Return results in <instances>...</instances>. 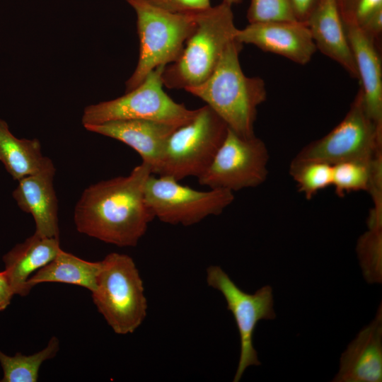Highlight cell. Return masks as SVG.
Segmentation results:
<instances>
[{"label": "cell", "mask_w": 382, "mask_h": 382, "mask_svg": "<svg viewBox=\"0 0 382 382\" xmlns=\"http://www.w3.org/2000/svg\"><path fill=\"white\" fill-rule=\"evenodd\" d=\"M152 174L142 162L127 176L101 180L86 188L74 213L77 231L120 247H133L146 233L154 216L144 199Z\"/></svg>", "instance_id": "6da1fadb"}, {"label": "cell", "mask_w": 382, "mask_h": 382, "mask_svg": "<svg viewBox=\"0 0 382 382\" xmlns=\"http://www.w3.org/2000/svg\"><path fill=\"white\" fill-rule=\"evenodd\" d=\"M243 44L231 40L212 75L202 83L185 91L207 103L236 134L255 136L257 108L267 98L265 83L243 71L239 54Z\"/></svg>", "instance_id": "7a4b0ae2"}, {"label": "cell", "mask_w": 382, "mask_h": 382, "mask_svg": "<svg viewBox=\"0 0 382 382\" xmlns=\"http://www.w3.org/2000/svg\"><path fill=\"white\" fill-rule=\"evenodd\" d=\"M197 25L187 39L178 59L162 72L163 86L169 89L197 86L213 73L227 45L237 31L232 6L222 1L196 13Z\"/></svg>", "instance_id": "3957f363"}, {"label": "cell", "mask_w": 382, "mask_h": 382, "mask_svg": "<svg viewBox=\"0 0 382 382\" xmlns=\"http://www.w3.org/2000/svg\"><path fill=\"white\" fill-rule=\"evenodd\" d=\"M93 302L112 330L134 332L147 313L143 282L133 259L111 253L100 261Z\"/></svg>", "instance_id": "277c9868"}, {"label": "cell", "mask_w": 382, "mask_h": 382, "mask_svg": "<svg viewBox=\"0 0 382 382\" xmlns=\"http://www.w3.org/2000/svg\"><path fill=\"white\" fill-rule=\"evenodd\" d=\"M125 1L135 11L139 39L137 65L126 81L125 92H128L157 67L178 59L197 22L196 13H171L144 0Z\"/></svg>", "instance_id": "5b68a950"}, {"label": "cell", "mask_w": 382, "mask_h": 382, "mask_svg": "<svg viewBox=\"0 0 382 382\" xmlns=\"http://www.w3.org/2000/svg\"><path fill=\"white\" fill-rule=\"evenodd\" d=\"M228 126L207 105L168 138L156 175L180 181L202 175L223 143Z\"/></svg>", "instance_id": "8992f818"}, {"label": "cell", "mask_w": 382, "mask_h": 382, "mask_svg": "<svg viewBox=\"0 0 382 382\" xmlns=\"http://www.w3.org/2000/svg\"><path fill=\"white\" fill-rule=\"evenodd\" d=\"M382 152V127L368 115L359 88L342 120L326 135L313 141L291 163L319 161L330 165L348 161L371 162Z\"/></svg>", "instance_id": "52a82bcc"}, {"label": "cell", "mask_w": 382, "mask_h": 382, "mask_svg": "<svg viewBox=\"0 0 382 382\" xmlns=\"http://www.w3.org/2000/svg\"><path fill=\"white\" fill-rule=\"evenodd\" d=\"M165 66L153 70L141 83L122 96L86 106L83 125L124 120H153L177 126L186 123L196 110L175 102L164 91L161 74Z\"/></svg>", "instance_id": "ba28073f"}, {"label": "cell", "mask_w": 382, "mask_h": 382, "mask_svg": "<svg viewBox=\"0 0 382 382\" xmlns=\"http://www.w3.org/2000/svg\"><path fill=\"white\" fill-rule=\"evenodd\" d=\"M144 199L154 218L187 226L221 214L233 202L234 195L225 189L200 191L170 177L151 174L145 185Z\"/></svg>", "instance_id": "9c48e42d"}, {"label": "cell", "mask_w": 382, "mask_h": 382, "mask_svg": "<svg viewBox=\"0 0 382 382\" xmlns=\"http://www.w3.org/2000/svg\"><path fill=\"white\" fill-rule=\"evenodd\" d=\"M269 151L255 135L244 137L228 128L226 136L211 164L198 178L209 189L236 192L256 187L268 175Z\"/></svg>", "instance_id": "30bf717a"}, {"label": "cell", "mask_w": 382, "mask_h": 382, "mask_svg": "<svg viewBox=\"0 0 382 382\" xmlns=\"http://www.w3.org/2000/svg\"><path fill=\"white\" fill-rule=\"evenodd\" d=\"M207 282L218 290L224 297L227 309L233 316L241 340V354L234 382L241 380L244 371L250 366L260 365L257 354L253 347V334L259 320L274 319L272 288L266 285L250 294L242 291L217 265L207 269Z\"/></svg>", "instance_id": "8fae6325"}, {"label": "cell", "mask_w": 382, "mask_h": 382, "mask_svg": "<svg viewBox=\"0 0 382 382\" xmlns=\"http://www.w3.org/2000/svg\"><path fill=\"white\" fill-rule=\"evenodd\" d=\"M235 39L301 65L308 63L317 50L307 23L299 21L249 23L237 29Z\"/></svg>", "instance_id": "7c38bea8"}, {"label": "cell", "mask_w": 382, "mask_h": 382, "mask_svg": "<svg viewBox=\"0 0 382 382\" xmlns=\"http://www.w3.org/2000/svg\"><path fill=\"white\" fill-rule=\"evenodd\" d=\"M83 127L88 131L115 139L132 148L155 174L166 142L179 126L153 120H124Z\"/></svg>", "instance_id": "4fadbf2b"}, {"label": "cell", "mask_w": 382, "mask_h": 382, "mask_svg": "<svg viewBox=\"0 0 382 382\" xmlns=\"http://www.w3.org/2000/svg\"><path fill=\"white\" fill-rule=\"evenodd\" d=\"M334 382L382 381V306L342 354Z\"/></svg>", "instance_id": "5bb4252c"}, {"label": "cell", "mask_w": 382, "mask_h": 382, "mask_svg": "<svg viewBox=\"0 0 382 382\" xmlns=\"http://www.w3.org/2000/svg\"><path fill=\"white\" fill-rule=\"evenodd\" d=\"M54 166L18 180L13 197L19 208L30 214L35 233L44 237L59 238L58 204L54 188Z\"/></svg>", "instance_id": "9a60e30c"}, {"label": "cell", "mask_w": 382, "mask_h": 382, "mask_svg": "<svg viewBox=\"0 0 382 382\" xmlns=\"http://www.w3.org/2000/svg\"><path fill=\"white\" fill-rule=\"evenodd\" d=\"M306 23L316 49L358 79L357 66L337 0H318Z\"/></svg>", "instance_id": "2e32d148"}, {"label": "cell", "mask_w": 382, "mask_h": 382, "mask_svg": "<svg viewBox=\"0 0 382 382\" xmlns=\"http://www.w3.org/2000/svg\"><path fill=\"white\" fill-rule=\"evenodd\" d=\"M369 117L382 127V64L378 44L360 28L345 25Z\"/></svg>", "instance_id": "e0dca14e"}, {"label": "cell", "mask_w": 382, "mask_h": 382, "mask_svg": "<svg viewBox=\"0 0 382 382\" xmlns=\"http://www.w3.org/2000/svg\"><path fill=\"white\" fill-rule=\"evenodd\" d=\"M61 250L59 238L41 236L35 233L18 243L2 259L14 295L27 296V281L53 260Z\"/></svg>", "instance_id": "ac0fdd59"}, {"label": "cell", "mask_w": 382, "mask_h": 382, "mask_svg": "<svg viewBox=\"0 0 382 382\" xmlns=\"http://www.w3.org/2000/svg\"><path fill=\"white\" fill-rule=\"evenodd\" d=\"M0 161L13 180H20L54 166L52 160L42 155L37 139H18L0 119Z\"/></svg>", "instance_id": "d6986e66"}, {"label": "cell", "mask_w": 382, "mask_h": 382, "mask_svg": "<svg viewBox=\"0 0 382 382\" xmlns=\"http://www.w3.org/2000/svg\"><path fill=\"white\" fill-rule=\"evenodd\" d=\"M100 267V261H87L61 249L53 260L28 279L27 288L30 291L38 284L58 282L78 285L92 292Z\"/></svg>", "instance_id": "ffe728a7"}, {"label": "cell", "mask_w": 382, "mask_h": 382, "mask_svg": "<svg viewBox=\"0 0 382 382\" xmlns=\"http://www.w3.org/2000/svg\"><path fill=\"white\" fill-rule=\"evenodd\" d=\"M59 349V341L52 337L47 345L32 355L17 352L8 356L0 350V364L3 370L2 382H36L42 364L55 357Z\"/></svg>", "instance_id": "44dd1931"}, {"label": "cell", "mask_w": 382, "mask_h": 382, "mask_svg": "<svg viewBox=\"0 0 382 382\" xmlns=\"http://www.w3.org/2000/svg\"><path fill=\"white\" fill-rule=\"evenodd\" d=\"M289 172L299 191L307 199H311L320 190L332 186V165L328 163L319 161L290 163Z\"/></svg>", "instance_id": "7402d4cb"}, {"label": "cell", "mask_w": 382, "mask_h": 382, "mask_svg": "<svg viewBox=\"0 0 382 382\" xmlns=\"http://www.w3.org/2000/svg\"><path fill=\"white\" fill-rule=\"evenodd\" d=\"M371 162L348 161L332 165V186L343 197L351 192L369 190L372 176Z\"/></svg>", "instance_id": "603a6c76"}, {"label": "cell", "mask_w": 382, "mask_h": 382, "mask_svg": "<svg viewBox=\"0 0 382 382\" xmlns=\"http://www.w3.org/2000/svg\"><path fill=\"white\" fill-rule=\"evenodd\" d=\"M357 251L367 282H381L382 229L369 230L358 241Z\"/></svg>", "instance_id": "cb8c5ba5"}, {"label": "cell", "mask_w": 382, "mask_h": 382, "mask_svg": "<svg viewBox=\"0 0 382 382\" xmlns=\"http://www.w3.org/2000/svg\"><path fill=\"white\" fill-rule=\"evenodd\" d=\"M247 19L249 23L298 21L293 0H250Z\"/></svg>", "instance_id": "d4e9b609"}, {"label": "cell", "mask_w": 382, "mask_h": 382, "mask_svg": "<svg viewBox=\"0 0 382 382\" xmlns=\"http://www.w3.org/2000/svg\"><path fill=\"white\" fill-rule=\"evenodd\" d=\"M345 25L362 27L376 13L382 10V0H337Z\"/></svg>", "instance_id": "484cf974"}, {"label": "cell", "mask_w": 382, "mask_h": 382, "mask_svg": "<svg viewBox=\"0 0 382 382\" xmlns=\"http://www.w3.org/2000/svg\"><path fill=\"white\" fill-rule=\"evenodd\" d=\"M165 11L183 14H195L212 6L210 0H144Z\"/></svg>", "instance_id": "4316f807"}, {"label": "cell", "mask_w": 382, "mask_h": 382, "mask_svg": "<svg viewBox=\"0 0 382 382\" xmlns=\"http://www.w3.org/2000/svg\"><path fill=\"white\" fill-rule=\"evenodd\" d=\"M318 0H293L296 18L299 21H307Z\"/></svg>", "instance_id": "83f0119b"}, {"label": "cell", "mask_w": 382, "mask_h": 382, "mask_svg": "<svg viewBox=\"0 0 382 382\" xmlns=\"http://www.w3.org/2000/svg\"><path fill=\"white\" fill-rule=\"evenodd\" d=\"M13 291L4 271L0 272V311L5 310L10 304Z\"/></svg>", "instance_id": "f1b7e54d"}, {"label": "cell", "mask_w": 382, "mask_h": 382, "mask_svg": "<svg viewBox=\"0 0 382 382\" xmlns=\"http://www.w3.org/2000/svg\"><path fill=\"white\" fill-rule=\"evenodd\" d=\"M224 2L228 4L233 6V4H237L241 3L243 0H223Z\"/></svg>", "instance_id": "f546056e"}]
</instances>
